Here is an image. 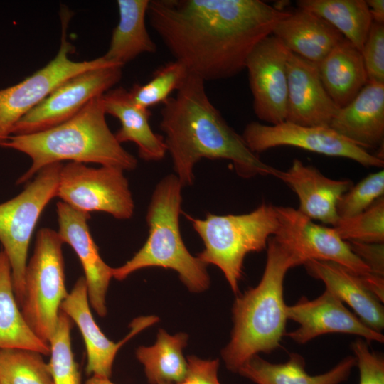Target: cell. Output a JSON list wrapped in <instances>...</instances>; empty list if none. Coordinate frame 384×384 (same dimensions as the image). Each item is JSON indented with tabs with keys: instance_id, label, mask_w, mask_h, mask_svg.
<instances>
[{
	"instance_id": "obj_27",
	"label": "cell",
	"mask_w": 384,
	"mask_h": 384,
	"mask_svg": "<svg viewBox=\"0 0 384 384\" xmlns=\"http://www.w3.org/2000/svg\"><path fill=\"white\" fill-rule=\"evenodd\" d=\"M24 349L50 355L49 343L29 327L16 299L9 260L0 252V351Z\"/></svg>"
},
{
	"instance_id": "obj_26",
	"label": "cell",
	"mask_w": 384,
	"mask_h": 384,
	"mask_svg": "<svg viewBox=\"0 0 384 384\" xmlns=\"http://www.w3.org/2000/svg\"><path fill=\"white\" fill-rule=\"evenodd\" d=\"M119 20L114 28L109 48L102 57L123 67L138 55L156 51L146 26L149 0H118Z\"/></svg>"
},
{
	"instance_id": "obj_31",
	"label": "cell",
	"mask_w": 384,
	"mask_h": 384,
	"mask_svg": "<svg viewBox=\"0 0 384 384\" xmlns=\"http://www.w3.org/2000/svg\"><path fill=\"white\" fill-rule=\"evenodd\" d=\"M189 75L188 68L175 60L159 67L146 83L134 84L129 92L137 106L149 109L163 104L174 90L183 85Z\"/></svg>"
},
{
	"instance_id": "obj_38",
	"label": "cell",
	"mask_w": 384,
	"mask_h": 384,
	"mask_svg": "<svg viewBox=\"0 0 384 384\" xmlns=\"http://www.w3.org/2000/svg\"><path fill=\"white\" fill-rule=\"evenodd\" d=\"M347 242L351 250L362 260L374 274L383 277V243H365L356 241Z\"/></svg>"
},
{
	"instance_id": "obj_24",
	"label": "cell",
	"mask_w": 384,
	"mask_h": 384,
	"mask_svg": "<svg viewBox=\"0 0 384 384\" xmlns=\"http://www.w3.org/2000/svg\"><path fill=\"white\" fill-rule=\"evenodd\" d=\"M356 358H344L327 372L311 375L305 370V361L298 353L289 354L287 361L274 363L256 355L247 360L238 373L256 384H341L347 380Z\"/></svg>"
},
{
	"instance_id": "obj_18",
	"label": "cell",
	"mask_w": 384,
	"mask_h": 384,
	"mask_svg": "<svg viewBox=\"0 0 384 384\" xmlns=\"http://www.w3.org/2000/svg\"><path fill=\"white\" fill-rule=\"evenodd\" d=\"M287 122L329 127L338 109L326 91L317 65L290 52L287 63Z\"/></svg>"
},
{
	"instance_id": "obj_9",
	"label": "cell",
	"mask_w": 384,
	"mask_h": 384,
	"mask_svg": "<svg viewBox=\"0 0 384 384\" xmlns=\"http://www.w3.org/2000/svg\"><path fill=\"white\" fill-rule=\"evenodd\" d=\"M62 36L56 56L23 80L0 90V145L11 135L16 122L42 102L55 88L81 73L110 65L102 56L76 62L69 58L74 47L67 39L70 14H63Z\"/></svg>"
},
{
	"instance_id": "obj_2",
	"label": "cell",
	"mask_w": 384,
	"mask_h": 384,
	"mask_svg": "<svg viewBox=\"0 0 384 384\" xmlns=\"http://www.w3.org/2000/svg\"><path fill=\"white\" fill-rule=\"evenodd\" d=\"M159 127L183 188L193 184L194 166L202 159L229 160L236 174L245 178H277L280 173L248 148L210 102L205 81L191 73L176 96L163 103Z\"/></svg>"
},
{
	"instance_id": "obj_13",
	"label": "cell",
	"mask_w": 384,
	"mask_h": 384,
	"mask_svg": "<svg viewBox=\"0 0 384 384\" xmlns=\"http://www.w3.org/2000/svg\"><path fill=\"white\" fill-rule=\"evenodd\" d=\"M255 154L289 146L317 154L351 159L364 166L383 167V158L370 154L329 127L303 126L287 121L277 124L248 123L241 134Z\"/></svg>"
},
{
	"instance_id": "obj_4",
	"label": "cell",
	"mask_w": 384,
	"mask_h": 384,
	"mask_svg": "<svg viewBox=\"0 0 384 384\" xmlns=\"http://www.w3.org/2000/svg\"><path fill=\"white\" fill-rule=\"evenodd\" d=\"M105 115L102 96H98L60 124L33 134L11 135L0 146L22 152L32 161L16 184L27 182L45 166L65 160L135 169L137 159L117 142Z\"/></svg>"
},
{
	"instance_id": "obj_22",
	"label": "cell",
	"mask_w": 384,
	"mask_h": 384,
	"mask_svg": "<svg viewBox=\"0 0 384 384\" xmlns=\"http://www.w3.org/2000/svg\"><path fill=\"white\" fill-rule=\"evenodd\" d=\"M304 265L311 277L324 282L326 289L351 306L365 324L381 333L383 306L358 276L329 261L310 260Z\"/></svg>"
},
{
	"instance_id": "obj_16",
	"label": "cell",
	"mask_w": 384,
	"mask_h": 384,
	"mask_svg": "<svg viewBox=\"0 0 384 384\" xmlns=\"http://www.w3.org/2000/svg\"><path fill=\"white\" fill-rule=\"evenodd\" d=\"M60 311L77 325L83 338L87 353L86 373L107 378L112 375L114 360L120 347L133 336L157 322L154 316L139 317L131 323V331L124 340L118 343L110 341L92 316L84 277L77 280L62 302Z\"/></svg>"
},
{
	"instance_id": "obj_32",
	"label": "cell",
	"mask_w": 384,
	"mask_h": 384,
	"mask_svg": "<svg viewBox=\"0 0 384 384\" xmlns=\"http://www.w3.org/2000/svg\"><path fill=\"white\" fill-rule=\"evenodd\" d=\"M71 319L60 311L55 330L49 341V370L53 384H81L80 373L71 346Z\"/></svg>"
},
{
	"instance_id": "obj_29",
	"label": "cell",
	"mask_w": 384,
	"mask_h": 384,
	"mask_svg": "<svg viewBox=\"0 0 384 384\" xmlns=\"http://www.w3.org/2000/svg\"><path fill=\"white\" fill-rule=\"evenodd\" d=\"M297 5L326 21L361 51L373 21L365 0H299Z\"/></svg>"
},
{
	"instance_id": "obj_20",
	"label": "cell",
	"mask_w": 384,
	"mask_h": 384,
	"mask_svg": "<svg viewBox=\"0 0 384 384\" xmlns=\"http://www.w3.org/2000/svg\"><path fill=\"white\" fill-rule=\"evenodd\" d=\"M329 127L366 150L380 146L384 139V83L368 82L351 102L337 110Z\"/></svg>"
},
{
	"instance_id": "obj_15",
	"label": "cell",
	"mask_w": 384,
	"mask_h": 384,
	"mask_svg": "<svg viewBox=\"0 0 384 384\" xmlns=\"http://www.w3.org/2000/svg\"><path fill=\"white\" fill-rule=\"evenodd\" d=\"M286 314L287 319L299 324L296 330L285 334L297 343L304 344L329 333L356 335L367 342H384L380 332L365 324L327 289L314 299L302 297L295 304L287 306Z\"/></svg>"
},
{
	"instance_id": "obj_21",
	"label": "cell",
	"mask_w": 384,
	"mask_h": 384,
	"mask_svg": "<svg viewBox=\"0 0 384 384\" xmlns=\"http://www.w3.org/2000/svg\"><path fill=\"white\" fill-rule=\"evenodd\" d=\"M105 112L119 119L121 127L114 134L119 144L132 142L138 148L139 156L144 161H158L167 152L164 137L153 132L149 109L137 106L129 91L119 87L102 95Z\"/></svg>"
},
{
	"instance_id": "obj_28",
	"label": "cell",
	"mask_w": 384,
	"mask_h": 384,
	"mask_svg": "<svg viewBox=\"0 0 384 384\" xmlns=\"http://www.w3.org/2000/svg\"><path fill=\"white\" fill-rule=\"evenodd\" d=\"M187 341L185 333L171 335L160 329L153 346H142L137 349L136 357L144 366L150 384H176L184 379L187 361L183 349Z\"/></svg>"
},
{
	"instance_id": "obj_12",
	"label": "cell",
	"mask_w": 384,
	"mask_h": 384,
	"mask_svg": "<svg viewBox=\"0 0 384 384\" xmlns=\"http://www.w3.org/2000/svg\"><path fill=\"white\" fill-rule=\"evenodd\" d=\"M122 68L107 65L68 79L22 117L14 125L11 135L42 132L71 119L92 99L103 95L120 80Z\"/></svg>"
},
{
	"instance_id": "obj_1",
	"label": "cell",
	"mask_w": 384,
	"mask_h": 384,
	"mask_svg": "<svg viewBox=\"0 0 384 384\" xmlns=\"http://www.w3.org/2000/svg\"><path fill=\"white\" fill-rule=\"evenodd\" d=\"M260 0H150L147 16L176 60L203 81L234 77L288 16Z\"/></svg>"
},
{
	"instance_id": "obj_3",
	"label": "cell",
	"mask_w": 384,
	"mask_h": 384,
	"mask_svg": "<svg viewBox=\"0 0 384 384\" xmlns=\"http://www.w3.org/2000/svg\"><path fill=\"white\" fill-rule=\"evenodd\" d=\"M303 265L273 236L267 245L265 270L258 284L236 297L233 305V327L221 352L226 368L238 373L250 358L280 346L287 320L284 281L287 271Z\"/></svg>"
},
{
	"instance_id": "obj_14",
	"label": "cell",
	"mask_w": 384,
	"mask_h": 384,
	"mask_svg": "<svg viewBox=\"0 0 384 384\" xmlns=\"http://www.w3.org/2000/svg\"><path fill=\"white\" fill-rule=\"evenodd\" d=\"M289 53L271 34L254 47L246 60L254 112L259 119L271 124L286 120Z\"/></svg>"
},
{
	"instance_id": "obj_6",
	"label": "cell",
	"mask_w": 384,
	"mask_h": 384,
	"mask_svg": "<svg viewBox=\"0 0 384 384\" xmlns=\"http://www.w3.org/2000/svg\"><path fill=\"white\" fill-rule=\"evenodd\" d=\"M185 216L204 245L197 257L206 265L217 266L235 294L246 255L265 249L279 228L276 206L265 203L244 214L208 213L203 219Z\"/></svg>"
},
{
	"instance_id": "obj_23",
	"label": "cell",
	"mask_w": 384,
	"mask_h": 384,
	"mask_svg": "<svg viewBox=\"0 0 384 384\" xmlns=\"http://www.w3.org/2000/svg\"><path fill=\"white\" fill-rule=\"evenodd\" d=\"M272 34L291 53L316 65L344 38L326 21L300 8L282 19Z\"/></svg>"
},
{
	"instance_id": "obj_34",
	"label": "cell",
	"mask_w": 384,
	"mask_h": 384,
	"mask_svg": "<svg viewBox=\"0 0 384 384\" xmlns=\"http://www.w3.org/2000/svg\"><path fill=\"white\" fill-rule=\"evenodd\" d=\"M384 193V171L370 174L356 185H353L339 199L337 213L339 218L356 215L373 205Z\"/></svg>"
},
{
	"instance_id": "obj_37",
	"label": "cell",
	"mask_w": 384,
	"mask_h": 384,
	"mask_svg": "<svg viewBox=\"0 0 384 384\" xmlns=\"http://www.w3.org/2000/svg\"><path fill=\"white\" fill-rule=\"evenodd\" d=\"M184 379L176 384H220L218 378L219 360H203L194 356L187 358Z\"/></svg>"
},
{
	"instance_id": "obj_11",
	"label": "cell",
	"mask_w": 384,
	"mask_h": 384,
	"mask_svg": "<svg viewBox=\"0 0 384 384\" xmlns=\"http://www.w3.org/2000/svg\"><path fill=\"white\" fill-rule=\"evenodd\" d=\"M124 171L71 161L60 170L56 197L82 212L101 211L119 220L130 219L134 203Z\"/></svg>"
},
{
	"instance_id": "obj_35",
	"label": "cell",
	"mask_w": 384,
	"mask_h": 384,
	"mask_svg": "<svg viewBox=\"0 0 384 384\" xmlns=\"http://www.w3.org/2000/svg\"><path fill=\"white\" fill-rule=\"evenodd\" d=\"M361 53L368 82L384 83V23L373 21Z\"/></svg>"
},
{
	"instance_id": "obj_30",
	"label": "cell",
	"mask_w": 384,
	"mask_h": 384,
	"mask_svg": "<svg viewBox=\"0 0 384 384\" xmlns=\"http://www.w3.org/2000/svg\"><path fill=\"white\" fill-rule=\"evenodd\" d=\"M0 379L8 384H53L42 354L24 349L0 351Z\"/></svg>"
},
{
	"instance_id": "obj_5",
	"label": "cell",
	"mask_w": 384,
	"mask_h": 384,
	"mask_svg": "<svg viewBox=\"0 0 384 384\" xmlns=\"http://www.w3.org/2000/svg\"><path fill=\"white\" fill-rule=\"evenodd\" d=\"M182 188L178 177L173 174L159 181L146 215L148 238L129 260L112 268L113 278L121 281L140 269L158 267L176 271L192 292H201L209 287L207 265L189 252L181 234Z\"/></svg>"
},
{
	"instance_id": "obj_33",
	"label": "cell",
	"mask_w": 384,
	"mask_h": 384,
	"mask_svg": "<svg viewBox=\"0 0 384 384\" xmlns=\"http://www.w3.org/2000/svg\"><path fill=\"white\" fill-rule=\"evenodd\" d=\"M333 228L339 237L345 241L383 243V196L363 212L350 218H339Z\"/></svg>"
},
{
	"instance_id": "obj_40",
	"label": "cell",
	"mask_w": 384,
	"mask_h": 384,
	"mask_svg": "<svg viewBox=\"0 0 384 384\" xmlns=\"http://www.w3.org/2000/svg\"><path fill=\"white\" fill-rule=\"evenodd\" d=\"M85 384H114V383H112L110 380V378L91 375L90 378H88L85 381Z\"/></svg>"
},
{
	"instance_id": "obj_19",
	"label": "cell",
	"mask_w": 384,
	"mask_h": 384,
	"mask_svg": "<svg viewBox=\"0 0 384 384\" xmlns=\"http://www.w3.org/2000/svg\"><path fill=\"white\" fill-rule=\"evenodd\" d=\"M287 183L299 200L298 210L311 220L334 226L339 219L337 203L353 185L349 179L335 180L316 168L295 159L289 169L277 177Z\"/></svg>"
},
{
	"instance_id": "obj_10",
	"label": "cell",
	"mask_w": 384,
	"mask_h": 384,
	"mask_svg": "<svg viewBox=\"0 0 384 384\" xmlns=\"http://www.w3.org/2000/svg\"><path fill=\"white\" fill-rule=\"evenodd\" d=\"M276 210L279 228L273 237L294 253L303 265L310 260L329 261L358 276L369 289L378 288L383 283V277L374 274L333 227L316 224L292 207L276 206Z\"/></svg>"
},
{
	"instance_id": "obj_7",
	"label": "cell",
	"mask_w": 384,
	"mask_h": 384,
	"mask_svg": "<svg viewBox=\"0 0 384 384\" xmlns=\"http://www.w3.org/2000/svg\"><path fill=\"white\" fill-rule=\"evenodd\" d=\"M63 242L57 231L41 228L33 254L26 265L24 293L20 305L26 323L43 341H49L55 330L60 306L67 297Z\"/></svg>"
},
{
	"instance_id": "obj_25",
	"label": "cell",
	"mask_w": 384,
	"mask_h": 384,
	"mask_svg": "<svg viewBox=\"0 0 384 384\" xmlns=\"http://www.w3.org/2000/svg\"><path fill=\"white\" fill-rule=\"evenodd\" d=\"M317 68L326 91L338 108L351 102L368 82L361 53L345 38Z\"/></svg>"
},
{
	"instance_id": "obj_39",
	"label": "cell",
	"mask_w": 384,
	"mask_h": 384,
	"mask_svg": "<svg viewBox=\"0 0 384 384\" xmlns=\"http://www.w3.org/2000/svg\"><path fill=\"white\" fill-rule=\"evenodd\" d=\"M366 1L372 15L373 21L384 23V1L367 0Z\"/></svg>"
},
{
	"instance_id": "obj_17",
	"label": "cell",
	"mask_w": 384,
	"mask_h": 384,
	"mask_svg": "<svg viewBox=\"0 0 384 384\" xmlns=\"http://www.w3.org/2000/svg\"><path fill=\"white\" fill-rule=\"evenodd\" d=\"M59 238L76 253L85 273L89 302L101 317L106 316V296L112 267L101 257L88 226L90 213L59 201L56 205Z\"/></svg>"
},
{
	"instance_id": "obj_36",
	"label": "cell",
	"mask_w": 384,
	"mask_h": 384,
	"mask_svg": "<svg viewBox=\"0 0 384 384\" xmlns=\"http://www.w3.org/2000/svg\"><path fill=\"white\" fill-rule=\"evenodd\" d=\"M356 365L359 370L358 384H384V358L370 351L368 342L360 338L352 344Z\"/></svg>"
},
{
	"instance_id": "obj_41",
	"label": "cell",
	"mask_w": 384,
	"mask_h": 384,
	"mask_svg": "<svg viewBox=\"0 0 384 384\" xmlns=\"http://www.w3.org/2000/svg\"><path fill=\"white\" fill-rule=\"evenodd\" d=\"M0 384H8V383H6L4 380L0 379Z\"/></svg>"
},
{
	"instance_id": "obj_8",
	"label": "cell",
	"mask_w": 384,
	"mask_h": 384,
	"mask_svg": "<svg viewBox=\"0 0 384 384\" xmlns=\"http://www.w3.org/2000/svg\"><path fill=\"white\" fill-rule=\"evenodd\" d=\"M63 164H49L16 196L0 203V242L11 269L14 290L20 306L24 293L29 243L43 210L56 197Z\"/></svg>"
}]
</instances>
